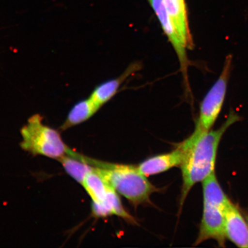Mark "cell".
Wrapping results in <instances>:
<instances>
[{"label": "cell", "instance_id": "cell-11", "mask_svg": "<svg viewBox=\"0 0 248 248\" xmlns=\"http://www.w3.org/2000/svg\"><path fill=\"white\" fill-rule=\"evenodd\" d=\"M92 213L96 217L116 216L134 224L136 221L132 215L124 209L117 192L112 187L108 189L107 197L100 203H92Z\"/></svg>", "mask_w": 248, "mask_h": 248}, {"label": "cell", "instance_id": "cell-8", "mask_svg": "<svg viewBox=\"0 0 248 248\" xmlns=\"http://www.w3.org/2000/svg\"><path fill=\"white\" fill-rule=\"evenodd\" d=\"M185 150L181 143L170 153L148 158L138 166L142 174L146 176L158 174L175 167L181 166Z\"/></svg>", "mask_w": 248, "mask_h": 248}, {"label": "cell", "instance_id": "cell-15", "mask_svg": "<svg viewBox=\"0 0 248 248\" xmlns=\"http://www.w3.org/2000/svg\"><path fill=\"white\" fill-rule=\"evenodd\" d=\"M246 218L247 219V221L248 224V214H247V215H246Z\"/></svg>", "mask_w": 248, "mask_h": 248}, {"label": "cell", "instance_id": "cell-9", "mask_svg": "<svg viewBox=\"0 0 248 248\" xmlns=\"http://www.w3.org/2000/svg\"><path fill=\"white\" fill-rule=\"evenodd\" d=\"M141 68V65L139 62L130 64L120 76L107 80L96 86L90 95V98L101 108L113 98L126 79L133 74L137 72Z\"/></svg>", "mask_w": 248, "mask_h": 248}, {"label": "cell", "instance_id": "cell-14", "mask_svg": "<svg viewBox=\"0 0 248 248\" xmlns=\"http://www.w3.org/2000/svg\"><path fill=\"white\" fill-rule=\"evenodd\" d=\"M89 195L93 203L103 201L111 186L94 167L86 176L82 185Z\"/></svg>", "mask_w": 248, "mask_h": 248}, {"label": "cell", "instance_id": "cell-2", "mask_svg": "<svg viewBox=\"0 0 248 248\" xmlns=\"http://www.w3.org/2000/svg\"><path fill=\"white\" fill-rule=\"evenodd\" d=\"M83 160L94 167L108 184L135 207L150 203L151 195L159 189L148 181L138 167L117 164L83 156Z\"/></svg>", "mask_w": 248, "mask_h": 248}, {"label": "cell", "instance_id": "cell-4", "mask_svg": "<svg viewBox=\"0 0 248 248\" xmlns=\"http://www.w3.org/2000/svg\"><path fill=\"white\" fill-rule=\"evenodd\" d=\"M20 133L22 136L21 148L34 156L42 155L59 160L66 155L70 150L62 140L60 133L45 125L43 117L39 114H34L28 120Z\"/></svg>", "mask_w": 248, "mask_h": 248}, {"label": "cell", "instance_id": "cell-10", "mask_svg": "<svg viewBox=\"0 0 248 248\" xmlns=\"http://www.w3.org/2000/svg\"><path fill=\"white\" fill-rule=\"evenodd\" d=\"M166 10L180 37L187 48L193 47L185 0H163Z\"/></svg>", "mask_w": 248, "mask_h": 248}, {"label": "cell", "instance_id": "cell-5", "mask_svg": "<svg viewBox=\"0 0 248 248\" xmlns=\"http://www.w3.org/2000/svg\"><path fill=\"white\" fill-rule=\"evenodd\" d=\"M232 57H226L221 75L204 96L200 105V116L195 128L203 131L212 129L224 104L232 70Z\"/></svg>", "mask_w": 248, "mask_h": 248}, {"label": "cell", "instance_id": "cell-1", "mask_svg": "<svg viewBox=\"0 0 248 248\" xmlns=\"http://www.w3.org/2000/svg\"><path fill=\"white\" fill-rule=\"evenodd\" d=\"M240 120V117L232 110L218 129L203 131L195 128L193 133L181 142L185 154L180 166L183 181L181 206L193 186L215 172L217 151L222 136L229 127Z\"/></svg>", "mask_w": 248, "mask_h": 248}, {"label": "cell", "instance_id": "cell-3", "mask_svg": "<svg viewBox=\"0 0 248 248\" xmlns=\"http://www.w3.org/2000/svg\"><path fill=\"white\" fill-rule=\"evenodd\" d=\"M203 209L199 233L194 246L208 240L225 247V209L230 202L214 172L202 182Z\"/></svg>", "mask_w": 248, "mask_h": 248}, {"label": "cell", "instance_id": "cell-6", "mask_svg": "<svg viewBox=\"0 0 248 248\" xmlns=\"http://www.w3.org/2000/svg\"><path fill=\"white\" fill-rule=\"evenodd\" d=\"M149 4L156 15L162 29L171 44L177 55L180 68L184 76L186 84H188V67L189 61L186 49L187 46L183 42L176 31L170 16L164 6L163 0H148Z\"/></svg>", "mask_w": 248, "mask_h": 248}, {"label": "cell", "instance_id": "cell-12", "mask_svg": "<svg viewBox=\"0 0 248 248\" xmlns=\"http://www.w3.org/2000/svg\"><path fill=\"white\" fill-rule=\"evenodd\" d=\"M90 97L77 102L71 108L60 129L63 131L91 119L100 109Z\"/></svg>", "mask_w": 248, "mask_h": 248}, {"label": "cell", "instance_id": "cell-7", "mask_svg": "<svg viewBox=\"0 0 248 248\" xmlns=\"http://www.w3.org/2000/svg\"><path fill=\"white\" fill-rule=\"evenodd\" d=\"M226 238L238 247L248 248V224L239 209L229 202L225 209Z\"/></svg>", "mask_w": 248, "mask_h": 248}, {"label": "cell", "instance_id": "cell-13", "mask_svg": "<svg viewBox=\"0 0 248 248\" xmlns=\"http://www.w3.org/2000/svg\"><path fill=\"white\" fill-rule=\"evenodd\" d=\"M66 172L79 184L82 185L88 173L93 167L83 159L82 155L71 151L59 159Z\"/></svg>", "mask_w": 248, "mask_h": 248}]
</instances>
